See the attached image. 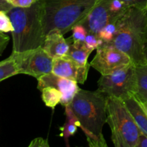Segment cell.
Returning <instances> with one entry per match:
<instances>
[{
    "label": "cell",
    "instance_id": "obj_1",
    "mask_svg": "<svg viewBox=\"0 0 147 147\" xmlns=\"http://www.w3.org/2000/svg\"><path fill=\"white\" fill-rule=\"evenodd\" d=\"M91 147H106L103 128L107 121L106 96L98 90L80 89L70 104Z\"/></svg>",
    "mask_w": 147,
    "mask_h": 147
},
{
    "label": "cell",
    "instance_id": "obj_2",
    "mask_svg": "<svg viewBox=\"0 0 147 147\" xmlns=\"http://www.w3.org/2000/svg\"><path fill=\"white\" fill-rule=\"evenodd\" d=\"M113 22L116 24V32L110 43L129 55L135 65L144 63L147 8L129 7Z\"/></svg>",
    "mask_w": 147,
    "mask_h": 147
},
{
    "label": "cell",
    "instance_id": "obj_3",
    "mask_svg": "<svg viewBox=\"0 0 147 147\" xmlns=\"http://www.w3.org/2000/svg\"><path fill=\"white\" fill-rule=\"evenodd\" d=\"M12 23V53H22L42 47L45 36L42 25V3L36 0L30 7H14L7 12Z\"/></svg>",
    "mask_w": 147,
    "mask_h": 147
},
{
    "label": "cell",
    "instance_id": "obj_4",
    "mask_svg": "<svg viewBox=\"0 0 147 147\" xmlns=\"http://www.w3.org/2000/svg\"><path fill=\"white\" fill-rule=\"evenodd\" d=\"M97 0H42L45 36L53 29L63 34L81 24Z\"/></svg>",
    "mask_w": 147,
    "mask_h": 147
},
{
    "label": "cell",
    "instance_id": "obj_5",
    "mask_svg": "<svg viewBox=\"0 0 147 147\" xmlns=\"http://www.w3.org/2000/svg\"><path fill=\"white\" fill-rule=\"evenodd\" d=\"M107 121L116 147H136L141 130L121 99L106 96Z\"/></svg>",
    "mask_w": 147,
    "mask_h": 147
},
{
    "label": "cell",
    "instance_id": "obj_6",
    "mask_svg": "<svg viewBox=\"0 0 147 147\" xmlns=\"http://www.w3.org/2000/svg\"><path fill=\"white\" fill-rule=\"evenodd\" d=\"M136 88V65L133 63L110 74L101 75L98 81V91L121 100L135 96Z\"/></svg>",
    "mask_w": 147,
    "mask_h": 147
},
{
    "label": "cell",
    "instance_id": "obj_7",
    "mask_svg": "<svg viewBox=\"0 0 147 147\" xmlns=\"http://www.w3.org/2000/svg\"><path fill=\"white\" fill-rule=\"evenodd\" d=\"M15 57L20 74H26L38 79L53 72V58L42 47L22 53H11Z\"/></svg>",
    "mask_w": 147,
    "mask_h": 147
},
{
    "label": "cell",
    "instance_id": "obj_8",
    "mask_svg": "<svg viewBox=\"0 0 147 147\" xmlns=\"http://www.w3.org/2000/svg\"><path fill=\"white\" fill-rule=\"evenodd\" d=\"M131 63V60L126 53L116 48L111 43L103 42L96 49V54L90 65L101 75H107Z\"/></svg>",
    "mask_w": 147,
    "mask_h": 147
},
{
    "label": "cell",
    "instance_id": "obj_9",
    "mask_svg": "<svg viewBox=\"0 0 147 147\" xmlns=\"http://www.w3.org/2000/svg\"><path fill=\"white\" fill-rule=\"evenodd\" d=\"M37 80V88L40 90L45 87H53L60 90L62 93L60 103L65 107L70 104L73 98L80 90L77 82L60 77L53 72L41 76Z\"/></svg>",
    "mask_w": 147,
    "mask_h": 147
},
{
    "label": "cell",
    "instance_id": "obj_10",
    "mask_svg": "<svg viewBox=\"0 0 147 147\" xmlns=\"http://www.w3.org/2000/svg\"><path fill=\"white\" fill-rule=\"evenodd\" d=\"M90 67V63L81 65L67 55L53 59V73L60 77L83 84L87 80Z\"/></svg>",
    "mask_w": 147,
    "mask_h": 147
},
{
    "label": "cell",
    "instance_id": "obj_11",
    "mask_svg": "<svg viewBox=\"0 0 147 147\" xmlns=\"http://www.w3.org/2000/svg\"><path fill=\"white\" fill-rule=\"evenodd\" d=\"M111 0H97L94 7L84 21L81 23L89 32L98 36L102 29L114 20V16L110 10Z\"/></svg>",
    "mask_w": 147,
    "mask_h": 147
},
{
    "label": "cell",
    "instance_id": "obj_12",
    "mask_svg": "<svg viewBox=\"0 0 147 147\" xmlns=\"http://www.w3.org/2000/svg\"><path fill=\"white\" fill-rule=\"evenodd\" d=\"M64 34L57 29L50 30L45 36L42 48L52 57L57 58L67 55L70 45V40H65Z\"/></svg>",
    "mask_w": 147,
    "mask_h": 147
},
{
    "label": "cell",
    "instance_id": "obj_13",
    "mask_svg": "<svg viewBox=\"0 0 147 147\" xmlns=\"http://www.w3.org/2000/svg\"><path fill=\"white\" fill-rule=\"evenodd\" d=\"M141 131L147 135V115L135 96L123 100Z\"/></svg>",
    "mask_w": 147,
    "mask_h": 147
},
{
    "label": "cell",
    "instance_id": "obj_14",
    "mask_svg": "<svg viewBox=\"0 0 147 147\" xmlns=\"http://www.w3.org/2000/svg\"><path fill=\"white\" fill-rule=\"evenodd\" d=\"M137 88L135 96L141 102H147V62L136 65Z\"/></svg>",
    "mask_w": 147,
    "mask_h": 147
},
{
    "label": "cell",
    "instance_id": "obj_15",
    "mask_svg": "<svg viewBox=\"0 0 147 147\" xmlns=\"http://www.w3.org/2000/svg\"><path fill=\"white\" fill-rule=\"evenodd\" d=\"M92 50L86 47L84 42H70L67 55L81 65H86Z\"/></svg>",
    "mask_w": 147,
    "mask_h": 147
},
{
    "label": "cell",
    "instance_id": "obj_16",
    "mask_svg": "<svg viewBox=\"0 0 147 147\" xmlns=\"http://www.w3.org/2000/svg\"><path fill=\"white\" fill-rule=\"evenodd\" d=\"M66 121L64 126L62 128V136L65 139L67 146H68V140L70 136H73L76 133L78 128L80 124L77 116L73 113L70 105L65 106Z\"/></svg>",
    "mask_w": 147,
    "mask_h": 147
},
{
    "label": "cell",
    "instance_id": "obj_17",
    "mask_svg": "<svg viewBox=\"0 0 147 147\" xmlns=\"http://www.w3.org/2000/svg\"><path fill=\"white\" fill-rule=\"evenodd\" d=\"M17 74H20V71L12 54L8 58L0 62V82Z\"/></svg>",
    "mask_w": 147,
    "mask_h": 147
},
{
    "label": "cell",
    "instance_id": "obj_18",
    "mask_svg": "<svg viewBox=\"0 0 147 147\" xmlns=\"http://www.w3.org/2000/svg\"><path fill=\"white\" fill-rule=\"evenodd\" d=\"M40 91L42 93V99L46 106L53 109L60 103L62 93L57 89L53 87H45Z\"/></svg>",
    "mask_w": 147,
    "mask_h": 147
},
{
    "label": "cell",
    "instance_id": "obj_19",
    "mask_svg": "<svg viewBox=\"0 0 147 147\" xmlns=\"http://www.w3.org/2000/svg\"><path fill=\"white\" fill-rule=\"evenodd\" d=\"M116 32V26L113 22L106 24L98 34V37L104 42H111Z\"/></svg>",
    "mask_w": 147,
    "mask_h": 147
},
{
    "label": "cell",
    "instance_id": "obj_20",
    "mask_svg": "<svg viewBox=\"0 0 147 147\" xmlns=\"http://www.w3.org/2000/svg\"><path fill=\"white\" fill-rule=\"evenodd\" d=\"M72 36L70 40L72 42H84L86 36L89 33L88 29L83 24H78L72 28Z\"/></svg>",
    "mask_w": 147,
    "mask_h": 147
},
{
    "label": "cell",
    "instance_id": "obj_21",
    "mask_svg": "<svg viewBox=\"0 0 147 147\" xmlns=\"http://www.w3.org/2000/svg\"><path fill=\"white\" fill-rule=\"evenodd\" d=\"M14 31L12 23L7 11H0V32H12Z\"/></svg>",
    "mask_w": 147,
    "mask_h": 147
},
{
    "label": "cell",
    "instance_id": "obj_22",
    "mask_svg": "<svg viewBox=\"0 0 147 147\" xmlns=\"http://www.w3.org/2000/svg\"><path fill=\"white\" fill-rule=\"evenodd\" d=\"M84 42L88 48L90 49L92 51H93L94 50H96L104 42L101 39L98 38V36L96 35L95 34L89 32L88 34V35L86 36Z\"/></svg>",
    "mask_w": 147,
    "mask_h": 147
},
{
    "label": "cell",
    "instance_id": "obj_23",
    "mask_svg": "<svg viewBox=\"0 0 147 147\" xmlns=\"http://www.w3.org/2000/svg\"><path fill=\"white\" fill-rule=\"evenodd\" d=\"M128 7H134L141 9L147 8V0H121Z\"/></svg>",
    "mask_w": 147,
    "mask_h": 147
},
{
    "label": "cell",
    "instance_id": "obj_24",
    "mask_svg": "<svg viewBox=\"0 0 147 147\" xmlns=\"http://www.w3.org/2000/svg\"><path fill=\"white\" fill-rule=\"evenodd\" d=\"M36 0H12L10 4L15 7L27 8L30 7L35 2Z\"/></svg>",
    "mask_w": 147,
    "mask_h": 147
},
{
    "label": "cell",
    "instance_id": "obj_25",
    "mask_svg": "<svg viewBox=\"0 0 147 147\" xmlns=\"http://www.w3.org/2000/svg\"><path fill=\"white\" fill-rule=\"evenodd\" d=\"M48 142L47 139H45L43 138L39 137L36 138L34 140H32L29 145V147H49Z\"/></svg>",
    "mask_w": 147,
    "mask_h": 147
},
{
    "label": "cell",
    "instance_id": "obj_26",
    "mask_svg": "<svg viewBox=\"0 0 147 147\" xmlns=\"http://www.w3.org/2000/svg\"><path fill=\"white\" fill-rule=\"evenodd\" d=\"M9 42V37L4 32H0V56L3 54Z\"/></svg>",
    "mask_w": 147,
    "mask_h": 147
},
{
    "label": "cell",
    "instance_id": "obj_27",
    "mask_svg": "<svg viewBox=\"0 0 147 147\" xmlns=\"http://www.w3.org/2000/svg\"><path fill=\"white\" fill-rule=\"evenodd\" d=\"M136 147H147V135L141 131Z\"/></svg>",
    "mask_w": 147,
    "mask_h": 147
},
{
    "label": "cell",
    "instance_id": "obj_28",
    "mask_svg": "<svg viewBox=\"0 0 147 147\" xmlns=\"http://www.w3.org/2000/svg\"><path fill=\"white\" fill-rule=\"evenodd\" d=\"M13 7H14L8 1H5V0H0V11H4L8 12Z\"/></svg>",
    "mask_w": 147,
    "mask_h": 147
},
{
    "label": "cell",
    "instance_id": "obj_29",
    "mask_svg": "<svg viewBox=\"0 0 147 147\" xmlns=\"http://www.w3.org/2000/svg\"><path fill=\"white\" fill-rule=\"evenodd\" d=\"M139 103H140L141 106H142V107L143 108V109H144V110L145 113H146V115H147V102H145V103H143V102L139 101Z\"/></svg>",
    "mask_w": 147,
    "mask_h": 147
},
{
    "label": "cell",
    "instance_id": "obj_30",
    "mask_svg": "<svg viewBox=\"0 0 147 147\" xmlns=\"http://www.w3.org/2000/svg\"><path fill=\"white\" fill-rule=\"evenodd\" d=\"M144 60L145 63H146V62H147V40L146 42V44H145L144 50Z\"/></svg>",
    "mask_w": 147,
    "mask_h": 147
},
{
    "label": "cell",
    "instance_id": "obj_31",
    "mask_svg": "<svg viewBox=\"0 0 147 147\" xmlns=\"http://www.w3.org/2000/svg\"><path fill=\"white\" fill-rule=\"evenodd\" d=\"M5 1H8V2H9V3H11V1H12V0H5Z\"/></svg>",
    "mask_w": 147,
    "mask_h": 147
}]
</instances>
